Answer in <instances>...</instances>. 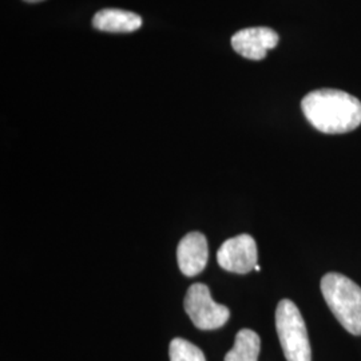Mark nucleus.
<instances>
[{"label": "nucleus", "instance_id": "f257e3e1", "mask_svg": "<svg viewBox=\"0 0 361 361\" xmlns=\"http://www.w3.org/2000/svg\"><path fill=\"white\" fill-rule=\"evenodd\" d=\"M301 109L310 125L325 134H344L361 125V102L344 91H312Z\"/></svg>", "mask_w": 361, "mask_h": 361}, {"label": "nucleus", "instance_id": "f03ea898", "mask_svg": "<svg viewBox=\"0 0 361 361\" xmlns=\"http://www.w3.org/2000/svg\"><path fill=\"white\" fill-rule=\"evenodd\" d=\"M326 305L349 334L361 335V288L340 273H328L322 279Z\"/></svg>", "mask_w": 361, "mask_h": 361}, {"label": "nucleus", "instance_id": "7ed1b4c3", "mask_svg": "<svg viewBox=\"0 0 361 361\" xmlns=\"http://www.w3.org/2000/svg\"><path fill=\"white\" fill-rule=\"evenodd\" d=\"M276 329L288 361H312L305 322L290 300H281L276 310Z\"/></svg>", "mask_w": 361, "mask_h": 361}, {"label": "nucleus", "instance_id": "20e7f679", "mask_svg": "<svg viewBox=\"0 0 361 361\" xmlns=\"http://www.w3.org/2000/svg\"><path fill=\"white\" fill-rule=\"evenodd\" d=\"M185 310L194 325L202 331H213L224 326L231 317V310L217 304L210 295L207 285L197 283L186 292Z\"/></svg>", "mask_w": 361, "mask_h": 361}, {"label": "nucleus", "instance_id": "39448f33", "mask_svg": "<svg viewBox=\"0 0 361 361\" xmlns=\"http://www.w3.org/2000/svg\"><path fill=\"white\" fill-rule=\"evenodd\" d=\"M219 265L225 271L245 274L257 265V245L252 235L240 234L226 240L217 252Z\"/></svg>", "mask_w": 361, "mask_h": 361}, {"label": "nucleus", "instance_id": "423d86ee", "mask_svg": "<svg viewBox=\"0 0 361 361\" xmlns=\"http://www.w3.org/2000/svg\"><path fill=\"white\" fill-rule=\"evenodd\" d=\"M279 44V35L268 27H252L240 30L233 35L234 51L250 61H261Z\"/></svg>", "mask_w": 361, "mask_h": 361}, {"label": "nucleus", "instance_id": "0eeeda50", "mask_svg": "<svg viewBox=\"0 0 361 361\" xmlns=\"http://www.w3.org/2000/svg\"><path fill=\"white\" fill-rule=\"evenodd\" d=\"M177 259L180 271L188 277L204 271L209 259L207 237L200 232L186 234L178 244Z\"/></svg>", "mask_w": 361, "mask_h": 361}, {"label": "nucleus", "instance_id": "6e6552de", "mask_svg": "<svg viewBox=\"0 0 361 361\" xmlns=\"http://www.w3.org/2000/svg\"><path fill=\"white\" fill-rule=\"evenodd\" d=\"M92 26L104 32H133L142 26V18L125 10L104 8L94 15Z\"/></svg>", "mask_w": 361, "mask_h": 361}, {"label": "nucleus", "instance_id": "1a4fd4ad", "mask_svg": "<svg viewBox=\"0 0 361 361\" xmlns=\"http://www.w3.org/2000/svg\"><path fill=\"white\" fill-rule=\"evenodd\" d=\"M259 349V336L250 329H241L235 336L233 348L226 353L225 361H257Z\"/></svg>", "mask_w": 361, "mask_h": 361}, {"label": "nucleus", "instance_id": "9d476101", "mask_svg": "<svg viewBox=\"0 0 361 361\" xmlns=\"http://www.w3.org/2000/svg\"><path fill=\"white\" fill-rule=\"evenodd\" d=\"M170 361H207L201 349L183 338H174L169 347Z\"/></svg>", "mask_w": 361, "mask_h": 361}, {"label": "nucleus", "instance_id": "9b49d317", "mask_svg": "<svg viewBox=\"0 0 361 361\" xmlns=\"http://www.w3.org/2000/svg\"><path fill=\"white\" fill-rule=\"evenodd\" d=\"M27 3H38V1H43V0H25Z\"/></svg>", "mask_w": 361, "mask_h": 361}, {"label": "nucleus", "instance_id": "f8f14e48", "mask_svg": "<svg viewBox=\"0 0 361 361\" xmlns=\"http://www.w3.org/2000/svg\"><path fill=\"white\" fill-rule=\"evenodd\" d=\"M255 271H261V269H259V267H258V265H256V268H255Z\"/></svg>", "mask_w": 361, "mask_h": 361}]
</instances>
